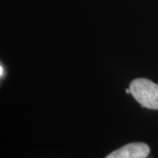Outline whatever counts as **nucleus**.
I'll list each match as a JSON object with an SVG mask.
<instances>
[{
  "label": "nucleus",
  "instance_id": "obj_4",
  "mask_svg": "<svg viewBox=\"0 0 158 158\" xmlns=\"http://www.w3.org/2000/svg\"><path fill=\"white\" fill-rule=\"evenodd\" d=\"M126 92H127V94H129V93H130V89H129V88H128V89H127V90H126Z\"/></svg>",
  "mask_w": 158,
  "mask_h": 158
},
{
  "label": "nucleus",
  "instance_id": "obj_1",
  "mask_svg": "<svg viewBox=\"0 0 158 158\" xmlns=\"http://www.w3.org/2000/svg\"><path fill=\"white\" fill-rule=\"evenodd\" d=\"M129 89L142 107L158 110V85L147 78H136L130 83Z\"/></svg>",
  "mask_w": 158,
  "mask_h": 158
},
{
  "label": "nucleus",
  "instance_id": "obj_3",
  "mask_svg": "<svg viewBox=\"0 0 158 158\" xmlns=\"http://www.w3.org/2000/svg\"><path fill=\"white\" fill-rule=\"evenodd\" d=\"M0 69H1V77H3V75H4V71H5V70H4V69H3V65H2V64H1V66H0Z\"/></svg>",
  "mask_w": 158,
  "mask_h": 158
},
{
  "label": "nucleus",
  "instance_id": "obj_2",
  "mask_svg": "<svg viewBox=\"0 0 158 158\" xmlns=\"http://www.w3.org/2000/svg\"><path fill=\"white\" fill-rule=\"evenodd\" d=\"M150 148L146 143H128L109 154L106 158H146L149 155Z\"/></svg>",
  "mask_w": 158,
  "mask_h": 158
}]
</instances>
